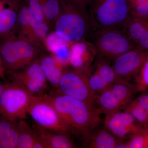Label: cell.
<instances>
[{"instance_id":"1","label":"cell","mask_w":148,"mask_h":148,"mask_svg":"<svg viewBox=\"0 0 148 148\" xmlns=\"http://www.w3.org/2000/svg\"><path fill=\"white\" fill-rule=\"evenodd\" d=\"M54 107L69 126L70 132L88 142L100 121L97 109L60 92L42 95Z\"/></svg>"},{"instance_id":"2","label":"cell","mask_w":148,"mask_h":148,"mask_svg":"<svg viewBox=\"0 0 148 148\" xmlns=\"http://www.w3.org/2000/svg\"><path fill=\"white\" fill-rule=\"evenodd\" d=\"M61 11L53 28L56 35L66 43L83 41L92 29L88 9L71 0H60Z\"/></svg>"},{"instance_id":"3","label":"cell","mask_w":148,"mask_h":148,"mask_svg":"<svg viewBox=\"0 0 148 148\" xmlns=\"http://www.w3.org/2000/svg\"><path fill=\"white\" fill-rule=\"evenodd\" d=\"M46 49L16 34L0 39V54L6 71H18L32 64Z\"/></svg>"},{"instance_id":"4","label":"cell","mask_w":148,"mask_h":148,"mask_svg":"<svg viewBox=\"0 0 148 148\" xmlns=\"http://www.w3.org/2000/svg\"><path fill=\"white\" fill-rule=\"evenodd\" d=\"M88 12L95 31L122 29L131 14L127 0H91Z\"/></svg>"},{"instance_id":"5","label":"cell","mask_w":148,"mask_h":148,"mask_svg":"<svg viewBox=\"0 0 148 148\" xmlns=\"http://www.w3.org/2000/svg\"><path fill=\"white\" fill-rule=\"evenodd\" d=\"M93 48L99 56L113 60L135 47L123 29L96 30L92 37Z\"/></svg>"},{"instance_id":"6","label":"cell","mask_w":148,"mask_h":148,"mask_svg":"<svg viewBox=\"0 0 148 148\" xmlns=\"http://www.w3.org/2000/svg\"><path fill=\"white\" fill-rule=\"evenodd\" d=\"M34 95L19 85L12 82L6 84L0 98V115L12 121L26 119L27 108Z\"/></svg>"},{"instance_id":"7","label":"cell","mask_w":148,"mask_h":148,"mask_svg":"<svg viewBox=\"0 0 148 148\" xmlns=\"http://www.w3.org/2000/svg\"><path fill=\"white\" fill-rule=\"evenodd\" d=\"M27 112L38 126L44 129L63 134L71 132L57 111L43 96H32Z\"/></svg>"},{"instance_id":"8","label":"cell","mask_w":148,"mask_h":148,"mask_svg":"<svg viewBox=\"0 0 148 148\" xmlns=\"http://www.w3.org/2000/svg\"><path fill=\"white\" fill-rule=\"evenodd\" d=\"M87 73L75 69L65 71L57 88L60 93L82 101L96 109V95L90 88Z\"/></svg>"},{"instance_id":"9","label":"cell","mask_w":148,"mask_h":148,"mask_svg":"<svg viewBox=\"0 0 148 148\" xmlns=\"http://www.w3.org/2000/svg\"><path fill=\"white\" fill-rule=\"evenodd\" d=\"M39 57L25 69L6 71L5 75L11 82L23 86L33 95L42 96L47 88V81L41 68Z\"/></svg>"},{"instance_id":"10","label":"cell","mask_w":148,"mask_h":148,"mask_svg":"<svg viewBox=\"0 0 148 148\" xmlns=\"http://www.w3.org/2000/svg\"><path fill=\"white\" fill-rule=\"evenodd\" d=\"M106 115L104 123L106 129L120 140L130 137L143 125L125 111H113Z\"/></svg>"},{"instance_id":"11","label":"cell","mask_w":148,"mask_h":148,"mask_svg":"<svg viewBox=\"0 0 148 148\" xmlns=\"http://www.w3.org/2000/svg\"><path fill=\"white\" fill-rule=\"evenodd\" d=\"M147 52L135 47L113 60L112 66L120 79L135 77L145 59Z\"/></svg>"},{"instance_id":"12","label":"cell","mask_w":148,"mask_h":148,"mask_svg":"<svg viewBox=\"0 0 148 148\" xmlns=\"http://www.w3.org/2000/svg\"><path fill=\"white\" fill-rule=\"evenodd\" d=\"M95 64L93 70L88 72L87 77L90 88L97 95L120 79L108 59L100 56Z\"/></svg>"},{"instance_id":"13","label":"cell","mask_w":148,"mask_h":148,"mask_svg":"<svg viewBox=\"0 0 148 148\" xmlns=\"http://www.w3.org/2000/svg\"><path fill=\"white\" fill-rule=\"evenodd\" d=\"M19 5L5 0H0V39L16 34Z\"/></svg>"},{"instance_id":"14","label":"cell","mask_w":148,"mask_h":148,"mask_svg":"<svg viewBox=\"0 0 148 148\" xmlns=\"http://www.w3.org/2000/svg\"><path fill=\"white\" fill-rule=\"evenodd\" d=\"M41 68L47 81L56 87L58 84L66 70L64 63L56 58L52 54L43 52L39 57Z\"/></svg>"},{"instance_id":"15","label":"cell","mask_w":148,"mask_h":148,"mask_svg":"<svg viewBox=\"0 0 148 148\" xmlns=\"http://www.w3.org/2000/svg\"><path fill=\"white\" fill-rule=\"evenodd\" d=\"M36 135L42 140L45 148H73L75 144L68 134L53 132L38 126L34 129Z\"/></svg>"},{"instance_id":"16","label":"cell","mask_w":148,"mask_h":148,"mask_svg":"<svg viewBox=\"0 0 148 148\" xmlns=\"http://www.w3.org/2000/svg\"><path fill=\"white\" fill-rule=\"evenodd\" d=\"M18 137L17 121L0 115V148H16Z\"/></svg>"},{"instance_id":"17","label":"cell","mask_w":148,"mask_h":148,"mask_svg":"<svg viewBox=\"0 0 148 148\" xmlns=\"http://www.w3.org/2000/svg\"><path fill=\"white\" fill-rule=\"evenodd\" d=\"M34 18L26 3L25 2L20 4L17 12V27L15 34L17 37L31 42L32 22Z\"/></svg>"},{"instance_id":"18","label":"cell","mask_w":148,"mask_h":148,"mask_svg":"<svg viewBox=\"0 0 148 148\" xmlns=\"http://www.w3.org/2000/svg\"><path fill=\"white\" fill-rule=\"evenodd\" d=\"M122 29L135 45L148 29V19L130 14Z\"/></svg>"},{"instance_id":"19","label":"cell","mask_w":148,"mask_h":148,"mask_svg":"<svg viewBox=\"0 0 148 148\" xmlns=\"http://www.w3.org/2000/svg\"><path fill=\"white\" fill-rule=\"evenodd\" d=\"M95 102L99 106L100 112L105 114L124 108L109 87L96 95Z\"/></svg>"},{"instance_id":"20","label":"cell","mask_w":148,"mask_h":148,"mask_svg":"<svg viewBox=\"0 0 148 148\" xmlns=\"http://www.w3.org/2000/svg\"><path fill=\"white\" fill-rule=\"evenodd\" d=\"M118 142L116 138L105 128L92 134L88 146L90 148H115Z\"/></svg>"},{"instance_id":"21","label":"cell","mask_w":148,"mask_h":148,"mask_svg":"<svg viewBox=\"0 0 148 148\" xmlns=\"http://www.w3.org/2000/svg\"><path fill=\"white\" fill-rule=\"evenodd\" d=\"M110 88L124 108L132 101V97L136 91L134 86L124 80H119Z\"/></svg>"},{"instance_id":"22","label":"cell","mask_w":148,"mask_h":148,"mask_svg":"<svg viewBox=\"0 0 148 148\" xmlns=\"http://www.w3.org/2000/svg\"><path fill=\"white\" fill-rule=\"evenodd\" d=\"M18 137L16 148H32L36 140L34 130L32 129L24 119L17 121Z\"/></svg>"},{"instance_id":"23","label":"cell","mask_w":148,"mask_h":148,"mask_svg":"<svg viewBox=\"0 0 148 148\" xmlns=\"http://www.w3.org/2000/svg\"><path fill=\"white\" fill-rule=\"evenodd\" d=\"M45 21L52 29L61 11L60 0H41Z\"/></svg>"},{"instance_id":"24","label":"cell","mask_w":148,"mask_h":148,"mask_svg":"<svg viewBox=\"0 0 148 148\" xmlns=\"http://www.w3.org/2000/svg\"><path fill=\"white\" fill-rule=\"evenodd\" d=\"M130 137L128 148H148V126L143 125Z\"/></svg>"},{"instance_id":"25","label":"cell","mask_w":148,"mask_h":148,"mask_svg":"<svg viewBox=\"0 0 148 148\" xmlns=\"http://www.w3.org/2000/svg\"><path fill=\"white\" fill-rule=\"evenodd\" d=\"M134 77L136 91L144 92L148 90V52L141 69Z\"/></svg>"},{"instance_id":"26","label":"cell","mask_w":148,"mask_h":148,"mask_svg":"<svg viewBox=\"0 0 148 148\" xmlns=\"http://www.w3.org/2000/svg\"><path fill=\"white\" fill-rule=\"evenodd\" d=\"M124 111L132 115L140 124L148 126V113L134 102L131 101L125 107Z\"/></svg>"},{"instance_id":"27","label":"cell","mask_w":148,"mask_h":148,"mask_svg":"<svg viewBox=\"0 0 148 148\" xmlns=\"http://www.w3.org/2000/svg\"><path fill=\"white\" fill-rule=\"evenodd\" d=\"M130 5L131 15L148 19V0H135Z\"/></svg>"},{"instance_id":"28","label":"cell","mask_w":148,"mask_h":148,"mask_svg":"<svg viewBox=\"0 0 148 148\" xmlns=\"http://www.w3.org/2000/svg\"><path fill=\"white\" fill-rule=\"evenodd\" d=\"M30 12L36 19L45 21L41 0H26Z\"/></svg>"},{"instance_id":"29","label":"cell","mask_w":148,"mask_h":148,"mask_svg":"<svg viewBox=\"0 0 148 148\" xmlns=\"http://www.w3.org/2000/svg\"><path fill=\"white\" fill-rule=\"evenodd\" d=\"M70 51L64 44H61L56 47L51 51L52 55L64 63V61L69 57Z\"/></svg>"},{"instance_id":"30","label":"cell","mask_w":148,"mask_h":148,"mask_svg":"<svg viewBox=\"0 0 148 148\" xmlns=\"http://www.w3.org/2000/svg\"><path fill=\"white\" fill-rule=\"evenodd\" d=\"M143 92L144 93L138 96L132 102L148 113V92H146L145 91Z\"/></svg>"},{"instance_id":"31","label":"cell","mask_w":148,"mask_h":148,"mask_svg":"<svg viewBox=\"0 0 148 148\" xmlns=\"http://www.w3.org/2000/svg\"><path fill=\"white\" fill-rule=\"evenodd\" d=\"M135 47L141 50L148 52V29L144 36L136 44Z\"/></svg>"},{"instance_id":"32","label":"cell","mask_w":148,"mask_h":148,"mask_svg":"<svg viewBox=\"0 0 148 148\" xmlns=\"http://www.w3.org/2000/svg\"><path fill=\"white\" fill-rule=\"evenodd\" d=\"M71 1L88 9V6L90 4L91 0H71Z\"/></svg>"},{"instance_id":"33","label":"cell","mask_w":148,"mask_h":148,"mask_svg":"<svg viewBox=\"0 0 148 148\" xmlns=\"http://www.w3.org/2000/svg\"><path fill=\"white\" fill-rule=\"evenodd\" d=\"M6 69L4 66L1 54H0V78L5 79L6 75Z\"/></svg>"},{"instance_id":"34","label":"cell","mask_w":148,"mask_h":148,"mask_svg":"<svg viewBox=\"0 0 148 148\" xmlns=\"http://www.w3.org/2000/svg\"><path fill=\"white\" fill-rule=\"evenodd\" d=\"M17 5H20L22 3L26 2V0H5Z\"/></svg>"},{"instance_id":"35","label":"cell","mask_w":148,"mask_h":148,"mask_svg":"<svg viewBox=\"0 0 148 148\" xmlns=\"http://www.w3.org/2000/svg\"><path fill=\"white\" fill-rule=\"evenodd\" d=\"M6 86V84H3L0 82V98L2 95L3 92L5 90Z\"/></svg>"},{"instance_id":"36","label":"cell","mask_w":148,"mask_h":148,"mask_svg":"<svg viewBox=\"0 0 148 148\" xmlns=\"http://www.w3.org/2000/svg\"><path fill=\"white\" fill-rule=\"evenodd\" d=\"M135 1V0H127V1H128V2H129V3H130L133 2V1Z\"/></svg>"}]
</instances>
